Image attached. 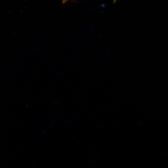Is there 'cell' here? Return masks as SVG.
Instances as JSON below:
<instances>
[{"mask_svg": "<svg viewBox=\"0 0 168 168\" xmlns=\"http://www.w3.org/2000/svg\"><path fill=\"white\" fill-rule=\"evenodd\" d=\"M69 0H62V2L63 3H66Z\"/></svg>", "mask_w": 168, "mask_h": 168, "instance_id": "obj_1", "label": "cell"}]
</instances>
